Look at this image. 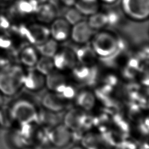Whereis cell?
Returning <instances> with one entry per match:
<instances>
[{"label":"cell","mask_w":149,"mask_h":149,"mask_svg":"<svg viewBox=\"0 0 149 149\" xmlns=\"http://www.w3.org/2000/svg\"><path fill=\"white\" fill-rule=\"evenodd\" d=\"M25 73L17 65H6L0 69V92L11 97L19 92L24 84Z\"/></svg>","instance_id":"6da1fadb"},{"label":"cell","mask_w":149,"mask_h":149,"mask_svg":"<svg viewBox=\"0 0 149 149\" xmlns=\"http://www.w3.org/2000/svg\"><path fill=\"white\" fill-rule=\"evenodd\" d=\"M91 40V47L97 56L107 58L114 54L118 49V40L110 32L101 31L93 35Z\"/></svg>","instance_id":"7a4b0ae2"},{"label":"cell","mask_w":149,"mask_h":149,"mask_svg":"<svg viewBox=\"0 0 149 149\" xmlns=\"http://www.w3.org/2000/svg\"><path fill=\"white\" fill-rule=\"evenodd\" d=\"M13 120L22 123L29 124L37 119V112L35 106L25 100L16 101L10 111Z\"/></svg>","instance_id":"3957f363"},{"label":"cell","mask_w":149,"mask_h":149,"mask_svg":"<svg viewBox=\"0 0 149 149\" xmlns=\"http://www.w3.org/2000/svg\"><path fill=\"white\" fill-rule=\"evenodd\" d=\"M121 7L124 13L133 20L143 21L149 15V0H122Z\"/></svg>","instance_id":"277c9868"},{"label":"cell","mask_w":149,"mask_h":149,"mask_svg":"<svg viewBox=\"0 0 149 149\" xmlns=\"http://www.w3.org/2000/svg\"><path fill=\"white\" fill-rule=\"evenodd\" d=\"M17 31L25 37L29 42L36 45H39L50 38L49 28L45 24L37 22L26 27L21 26Z\"/></svg>","instance_id":"5b68a950"},{"label":"cell","mask_w":149,"mask_h":149,"mask_svg":"<svg viewBox=\"0 0 149 149\" xmlns=\"http://www.w3.org/2000/svg\"><path fill=\"white\" fill-rule=\"evenodd\" d=\"M52 59L54 67L58 70L73 69L76 65L75 52L68 48L58 49Z\"/></svg>","instance_id":"8992f818"},{"label":"cell","mask_w":149,"mask_h":149,"mask_svg":"<svg viewBox=\"0 0 149 149\" xmlns=\"http://www.w3.org/2000/svg\"><path fill=\"white\" fill-rule=\"evenodd\" d=\"M93 31L87 21L81 20L72 26L70 37L76 44H84L91 40Z\"/></svg>","instance_id":"52a82bcc"},{"label":"cell","mask_w":149,"mask_h":149,"mask_svg":"<svg viewBox=\"0 0 149 149\" xmlns=\"http://www.w3.org/2000/svg\"><path fill=\"white\" fill-rule=\"evenodd\" d=\"M72 26L62 17L55 18L49 28L50 37L57 42H62L70 37Z\"/></svg>","instance_id":"ba28073f"},{"label":"cell","mask_w":149,"mask_h":149,"mask_svg":"<svg viewBox=\"0 0 149 149\" xmlns=\"http://www.w3.org/2000/svg\"><path fill=\"white\" fill-rule=\"evenodd\" d=\"M48 140L56 147H63L68 144L72 139L70 130L65 125L54 127L48 134Z\"/></svg>","instance_id":"9c48e42d"},{"label":"cell","mask_w":149,"mask_h":149,"mask_svg":"<svg viewBox=\"0 0 149 149\" xmlns=\"http://www.w3.org/2000/svg\"><path fill=\"white\" fill-rule=\"evenodd\" d=\"M66 100L60 94L51 92L43 97L42 104L48 111L57 112L65 109L67 105Z\"/></svg>","instance_id":"30bf717a"},{"label":"cell","mask_w":149,"mask_h":149,"mask_svg":"<svg viewBox=\"0 0 149 149\" xmlns=\"http://www.w3.org/2000/svg\"><path fill=\"white\" fill-rule=\"evenodd\" d=\"M82 109H72L65 116V125L72 130H79L84 125L86 120V116Z\"/></svg>","instance_id":"8fae6325"},{"label":"cell","mask_w":149,"mask_h":149,"mask_svg":"<svg viewBox=\"0 0 149 149\" xmlns=\"http://www.w3.org/2000/svg\"><path fill=\"white\" fill-rule=\"evenodd\" d=\"M45 84L52 92L59 94L67 84L66 78L60 70H53L46 75Z\"/></svg>","instance_id":"7c38bea8"},{"label":"cell","mask_w":149,"mask_h":149,"mask_svg":"<svg viewBox=\"0 0 149 149\" xmlns=\"http://www.w3.org/2000/svg\"><path fill=\"white\" fill-rule=\"evenodd\" d=\"M34 13L38 22L44 24L51 23L56 17L55 7L48 2L37 5Z\"/></svg>","instance_id":"4fadbf2b"},{"label":"cell","mask_w":149,"mask_h":149,"mask_svg":"<svg viewBox=\"0 0 149 149\" xmlns=\"http://www.w3.org/2000/svg\"><path fill=\"white\" fill-rule=\"evenodd\" d=\"M37 6L29 0H18L10 6L8 10L9 17L13 18L19 16H24L34 13Z\"/></svg>","instance_id":"5bb4252c"},{"label":"cell","mask_w":149,"mask_h":149,"mask_svg":"<svg viewBox=\"0 0 149 149\" xmlns=\"http://www.w3.org/2000/svg\"><path fill=\"white\" fill-rule=\"evenodd\" d=\"M45 78L44 75L40 73L36 69L30 70L25 74L24 86L29 90L36 91L41 90L44 86Z\"/></svg>","instance_id":"9a60e30c"},{"label":"cell","mask_w":149,"mask_h":149,"mask_svg":"<svg viewBox=\"0 0 149 149\" xmlns=\"http://www.w3.org/2000/svg\"><path fill=\"white\" fill-rule=\"evenodd\" d=\"M74 6L79 12L84 16H90L100 10L99 0H77Z\"/></svg>","instance_id":"2e32d148"},{"label":"cell","mask_w":149,"mask_h":149,"mask_svg":"<svg viewBox=\"0 0 149 149\" xmlns=\"http://www.w3.org/2000/svg\"><path fill=\"white\" fill-rule=\"evenodd\" d=\"M76 104L83 111H91L95 104V96L91 91H81L76 97Z\"/></svg>","instance_id":"e0dca14e"},{"label":"cell","mask_w":149,"mask_h":149,"mask_svg":"<svg viewBox=\"0 0 149 149\" xmlns=\"http://www.w3.org/2000/svg\"><path fill=\"white\" fill-rule=\"evenodd\" d=\"M75 54L77 60L79 61L82 65L88 66L95 62L97 58V55L91 47H81Z\"/></svg>","instance_id":"ac0fdd59"},{"label":"cell","mask_w":149,"mask_h":149,"mask_svg":"<svg viewBox=\"0 0 149 149\" xmlns=\"http://www.w3.org/2000/svg\"><path fill=\"white\" fill-rule=\"evenodd\" d=\"M20 59L24 66L29 68L34 66L38 59L37 51L31 46H27L22 50Z\"/></svg>","instance_id":"d6986e66"},{"label":"cell","mask_w":149,"mask_h":149,"mask_svg":"<svg viewBox=\"0 0 149 149\" xmlns=\"http://www.w3.org/2000/svg\"><path fill=\"white\" fill-rule=\"evenodd\" d=\"M109 22L108 15L100 11L89 16L87 20L88 24L93 30L102 29L108 24Z\"/></svg>","instance_id":"ffe728a7"},{"label":"cell","mask_w":149,"mask_h":149,"mask_svg":"<svg viewBox=\"0 0 149 149\" xmlns=\"http://www.w3.org/2000/svg\"><path fill=\"white\" fill-rule=\"evenodd\" d=\"M74 77L79 81L86 83H91L95 76V72L88 66L82 65L81 66L74 67L73 69Z\"/></svg>","instance_id":"44dd1931"},{"label":"cell","mask_w":149,"mask_h":149,"mask_svg":"<svg viewBox=\"0 0 149 149\" xmlns=\"http://www.w3.org/2000/svg\"><path fill=\"white\" fill-rule=\"evenodd\" d=\"M58 49V42L51 37L44 43L37 45V51H38L42 56H44L52 58Z\"/></svg>","instance_id":"7402d4cb"},{"label":"cell","mask_w":149,"mask_h":149,"mask_svg":"<svg viewBox=\"0 0 149 149\" xmlns=\"http://www.w3.org/2000/svg\"><path fill=\"white\" fill-rule=\"evenodd\" d=\"M35 66L36 70L44 76L49 73L55 68L52 58L44 56L38 58Z\"/></svg>","instance_id":"603a6c76"},{"label":"cell","mask_w":149,"mask_h":149,"mask_svg":"<svg viewBox=\"0 0 149 149\" xmlns=\"http://www.w3.org/2000/svg\"><path fill=\"white\" fill-rule=\"evenodd\" d=\"M69 9L65 13L64 19L71 25H73L82 20L83 15L74 7H69Z\"/></svg>","instance_id":"cb8c5ba5"},{"label":"cell","mask_w":149,"mask_h":149,"mask_svg":"<svg viewBox=\"0 0 149 149\" xmlns=\"http://www.w3.org/2000/svg\"><path fill=\"white\" fill-rule=\"evenodd\" d=\"M10 27V22L9 19L3 15H0V29L6 30Z\"/></svg>","instance_id":"d4e9b609"},{"label":"cell","mask_w":149,"mask_h":149,"mask_svg":"<svg viewBox=\"0 0 149 149\" xmlns=\"http://www.w3.org/2000/svg\"><path fill=\"white\" fill-rule=\"evenodd\" d=\"M116 149H137V148L135 144L129 141H125L120 144L117 147Z\"/></svg>","instance_id":"484cf974"},{"label":"cell","mask_w":149,"mask_h":149,"mask_svg":"<svg viewBox=\"0 0 149 149\" xmlns=\"http://www.w3.org/2000/svg\"><path fill=\"white\" fill-rule=\"evenodd\" d=\"M11 41L9 39L5 37L4 36H0V47L1 48H8L10 47Z\"/></svg>","instance_id":"4316f807"},{"label":"cell","mask_w":149,"mask_h":149,"mask_svg":"<svg viewBox=\"0 0 149 149\" xmlns=\"http://www.w3.org/2000/svg\"><path fill=\"white\" fill-rule=\"evenodd\" d=\"M60 2L64 5L68 7L74 6L77 0H59Z\"/></svg>","instance_id":"83f0119b"},{"label":"cell","mask_w":149,"mask_h":149,"mask_svg":"<svg viewBox=\"0 0 149 149\" xmlns=\"http://www.w3.org/2000/svg\"><path fill=\"white\" fill-rule=\"evenodd\" d=\"M30 2H31L33 4H34L35 5L37 6L38 5L44 3L45 2H48V0H29Z\"/></svg>","instance_id":"f1b7e54d"},{"label":"cell","mask_w":149,"mask_h":149,"mask_svg":"<svg viewBox=\"0 0 149 149\" xmlns=\"http://www.w3.org/2000/svg\"><path fill=\"white\" fill-rule=\"evenodd\" d=\"M13 0H0V6H6L9 4Z\"/></svg>","instance_id":"f546056e"},{"label":"cell","mask_w":149,"mask_h":149,"mask_svg":"<svg viewBox=\"0 0 149 149\" xmlns=\"http://www.w3.org/2000/svg\"><path fill=\"white\" fill-rule=\"evenodd\" d=\"M3 95L0 92V109L2 108L4 104V98Z\"/></svg>","instance_id":"4dcf8cb0"},{"label":"cell","mask_w":149,"mask_h":149,"mask_svg":"<svg viewBox=\"0 0 149 149\" xmlns=\"http://www.w3.org/2000/svg\"><path fill=\"white\" fill-rule=\"evenodd\" d=\"M100 1L103 2L105 3H108V4H112L115 2H116L118 0H99Z\"/></svg>","instance_id":"1f68e13d"},{"label":"cell","mask_w":149,"mask_h":149,"mask_svg":"<svg viewBox=\"0 0 149 149\" xmlns=\"http://www.w3.org/2000/svg\"><path fill=\"white\" fill-rule=\"evenodd\" d=\"M72 149H84V148H83L82 147H79V146H75V147H73Z\"/></svg>","instance_id":"d6a6232c"},{"label":"cell","mask_w":149,"mask_h":149,"mask_svg":"<svg viewBox=\"0 0 149 149\" xmlns=\"http://www.w3.org/2000/svg\"><path fill=\"white\" fill-rule=\"evenodd\" d=\"M0 124H1V122H0Z\"/></svg>","instance_id":"836d02e7"}]
</instances>
